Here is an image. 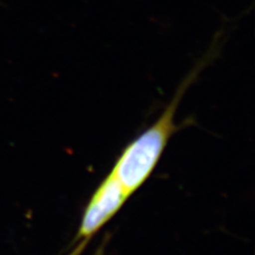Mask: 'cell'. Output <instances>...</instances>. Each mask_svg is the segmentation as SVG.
I'll use <instances>...</instances> for the list:
<instances>
[{
	"label": "cell",
	"mask_w": 255,
	"mask_h": 255,
	"mask_svg": "<svg viewBox=\"0 0 255 255\" xmlns=\"http://www.w3.org/2000/svg\"><path fill=\"white\" fill-rule=\"evenodd\" d=\"M131 196L110 172L96 188L87 203L78 229V241L86 243L122 210Z\"/></svg>",
	"instance_id": "2"
},
{
	"label": "cell",
	"mask_w": 255,
	"mask_h": 255,
	"mask_svg": "<svg viewBox=\"0 0 255 255\" xmlns=\"http://www.w3.org/2000/svg\"><path fill=\"white\" fill-rule=\"evenodd\" d=\"M94 255H106V253H105V248H103V247H100V248L97 249V251L95 252Z\"/></svg>",
	"instance_id": "4"
},
{
	"label": "cell",
	"mask_w": 255,
	"mask_h": 255,
	"mask_svg": "<svg viewBox=\"0 0 255 255\" xmlns=\"http://www.w3.org/2000/svg\"><path fill=\"white\" fill-rule=\"evenodd\" d=\"M190 78L191 76L180 86L179 92L154 124L131 141L117 158L111 172L122 183L130 196L149 179L172 134L178 130V126L174 124V115Z\"/></svg>",
	"instance_id": "1"
},
{
	"label": "cell",
	"mask_w": 255,
	"mask_h": 255,
	"mask_svg": "<svg viewBox=\"0 0 255 255\" xmlns=\"http://www.w3.org/2000/svg\"><path fill=\"white\" fill-rule=\"evenodd\" d=\"M84 248V247H82V246H79V247H77L76 248V250L71 253V254H69V255H79L80 254V252L82 251V249Z\"/></svg>",
	"instance_id": "3"
}]
</instances>
